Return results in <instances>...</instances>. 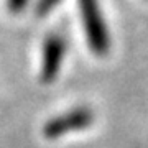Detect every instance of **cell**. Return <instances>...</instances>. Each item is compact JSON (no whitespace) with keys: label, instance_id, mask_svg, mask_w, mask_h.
<instances>
[{"label":"cell","instance_id":"3","mask_svg":"<svg viewBox=\"0 0 148 148\" xmlns=\"http://www.w3.org/2000/svg\"><path fill=\"white\" fill-rule=\"evenodd\" d=\"M66 53V41L58 33L48 35L43 43V59H41V71L40 79L43 84H51L58 77L61 64Z\"/></svg>","mask_w":148,"mask_h":148},{"label":"cell","instance_id":"4","mask_svg":"<svg viewBox=\"0 0 148 148\" xmlns=\"http://www.w3.org/2000/svg\"><path fill=\"white\" fill-rule=\"evenodd\" d=\"M61 3V0H38L36 2V8H35V12H36L38 16H46L49 15L51 12L56 8V7Z\"/></svg>","mask_w":148,"mask_h":148},{"label":"cell","instance_id":"2","mask_svg":"<svg viewBox=\"0 0 148 148\" xmlns=\"http://www.w3.org/2000/svg\"><path fill=\"white\" fill-rule=\"evenodd\" d=\"M92 122H94V112L89 107H76L48 120L43 127V135L49 140H56L71 132L84 130Z\"/></svg>","mask_w":148,"mask_h":148},{"label":"cell","instance_id":"1","mask_svg":"<svg viewBox=\"0 0 148 148\" xmlns=\"http://www.w3.org/2000/svg\"><path fill=\"white\" fill-rule=\"evenodd\" d=\"M77 5L90 51L97 56H106L110 49V35L102 16L99 0H77Z\"/></svg>","mask_w":148,"mask_h":148},{"label":"cell","instance_id":"5","mask_svg":"<svg viewBox=\"0 0 148 148\" xmlns=\"http://www.w3.org/2000/svg\"><path fill=\"white\" fill-rule=\"evenodd\" d=\"M28 2L30 0H7V7H8V10L10 13H21V12L27 8Z\"/></svg>","mask_w":148,"mask_h":148}]
</instances>
